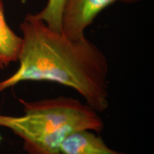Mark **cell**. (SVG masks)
I'll return each mask as SVG.
<instances>
[{
	"label": "cell",
	"mask_w": 154,
	"mask_h": 154,
	"mask_svg": "<svg viewBox=\"0 0 154 154\" xmlns=\"http://www.w3.org/2000/svg\"><path fill=\"white\" fill-rule=\"evenodd\" d=\"M22 45L19 67L0 82V93L22 82H51L72 88L96 112L109 106V63L97 46L86 37L72 39L51 29L29 14L20 25Z\"/></svg>",
	"instance_id": "1"
},
{
	"label": "cell",
	"mask_w": 154,
	"mask_h": 154,
	"mask_svg": "<svg viewBox=\"0 0 154 154\" xmlns=\"http://www.w3.org/2000/svg\"><path fill=\"white\" fill-rule=\"evenodd\" d=\"M4 5L0 0V69H5L11 62L18 61L22 38L17 36L6 22Z\"/></svg>",
	"instance_id": "5"
},
{
	"label": "cell",
	"mask_w": 154,
	"mask_h": 154,
	"mask_svg": "<svg viewBox=\"0 0 154 154\" xmlns=\"http://www.w3.org/2000/svg\"><path fill=\"white\" fill-rule=\"evenodd\" d=\"M1 140H2V137L1 136H0V143H1Z\"/></svg>",
	"instance_id": "7"
},
{
	"label": "cell",
	"mask_w": 154,
	"mask_h": 154,
	"mask_svg": "<svg viewBox=\"0 0 154 154\" xmlns=\"http://www.w3.org/2000/svg\"><path fill=\"white\" fill-rule=\"evenodd\" d=\"M143 0H66L62 14V32L72 39L85 37L84 31L101 11L121 2L133 4Z\"/></svg>",
	"instance_id": "3"
},
{
	"label": "cell",
	"mask_w": 154,
	"mask_h": 154,
	"mask_svg": "<svg viewBox=\"0 0 154 154\" xmlns=\"http://www.w3.org/2000/svg\"><path fill=\"white\" fill-rule=\"evenodd\" d=\"M24 115H0V126L9 128L24 141L65 129L100 133L104 124L98 112L79 100L66 96L34 102L21 101Z\"/></svg>",
	"instance_id": "2"
},
{
	"label": "cell",
	"mask_w": 154,
	"mask_h": 154,
	"mask_svg": "<svg viewBox=\"0 0 154 154\" xmlns=\"http://www.w3.org/2000/svg\"><path fill=\"white\" fill-rule=\"evenodd\" d=\"M65 2L66 0H48L46 7L34 15L51 29L62 32V14Z\"/></svg>",
	"instance_id": "6"
},
{
	"label": "cell",
	"mask_w": 154,
	"mask_h": 154,
	"mask_svg": "<svg viewBox=\"0 0 154 154\" xmlns=\"http://www.w3.org/2000/svg\"><path fill=\"white\" fill-rule=\"evenodd\" d=\"M61 154H126L111 149L101 136L92 131L82 129L66 136L61 145Z\"/></svg>",
	"instance_id": "4"
}]
</instances>
